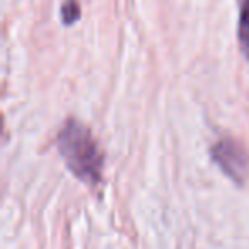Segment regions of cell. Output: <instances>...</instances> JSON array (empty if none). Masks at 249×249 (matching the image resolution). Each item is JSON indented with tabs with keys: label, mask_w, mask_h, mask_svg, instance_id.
<instances>
[{
	"label": "cell",
	"mask_w": 249,
	"mask_h": 249,
	"mask_svg": "<svg viewBox=\"0 0 249 249\" xmlns=\"http://www.w3.org/2000/svg\"><path fill=\"white\" fill-rule=\"evenodd\" d=\"M56 149L73 176L90 186L101 183L104 157L86 124L73 118L67 120L56 135Z\"/></svg>",
	"instance_id": "6da1fadb"
},
{
	"label": "cell",
	"mask_w": 249,
	"mask_h": 249,
	"mask_svg": "<svg viewBox=\"0 0 249 249\" xmlns=\"http://www.w3.org/2000/svg\"><path fill=\"white\" fill-rule=\"evenodd\" d=\"M237 36H239V45H241L242 53L249 60V0H242Z\"/></svg>",
	"instance_id": "3957f363"
},
{
	"label": "cell",
	"mask_w": 249,
	"mask_h": 249,
	"mask_svg": "<svg viewBox=\"0 0 249 249\" xmlns=\"http://www.w3.org/2000/svg\"><path fill=\"white\" fill-rule=\"evenodd\" d=\"M212 159L237 184H244L249 179V154L237 140L220 139L212 147Z\"/></svg>",
	"instance_id": "7a4b0ae2"
},
{
	"label": "cell",
	"mask_w": 249,
	"mask_h": 249,
	"mask_svg": "<svg viewBox=\"0 0 249 249\" xmlns=\"http://www.w3.org/2000/svg\"><path fill=\"white\" fill-rule=\"evenodd\" d=\"M80 18V7L75 0H67L62 7V21L63 24H73Z\"/></svg>",
	"instance_id": "277c9868"
}]
</instances>
